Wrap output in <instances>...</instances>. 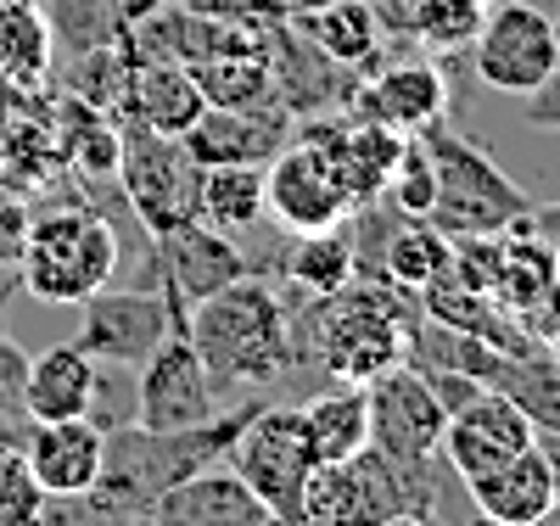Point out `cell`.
Here are the masks:
<instances>
[{
    "label": "cell",
    "mask_w": 560,
    "mask_h": 526,
    "mask_svg": "<svg viewBox=\"0 0 560 526\" xmlns=\"http://www.w3.org/2000/svg\"><path fill=\"white\" fill-rule=\"evenodd\" d=\"M102 398V364L90 359L79 342H57L28 359V387H23V409L34 425L45 420H79Z\"/></svg>",
    "instance_id": "21"
},
{
    "label": "cell",
    "mask_w": 560,
    "mask_h": 526,
    "mask_svg": "<svg viewBox=\"0 0 560 526\" xmlns=\"http://www.w3.org/2000/svg\"><path fill=\"white\" fill-rule=\"evenodd\" d=\"M420 140H427V152L438 163L432 224L443 235H510V230L527 224L533 197L482 147H471L465 135H454L443 124L420 129Z\"/></svg>",
    "instance_id": "3"
},
{
    "label": "cell",
    "mask_w": 560,
    "mask_h": 526,
    "mask_svg": "<svg viewBox=\"0 0 560 526\" xmlns=\"http://www.w3.org/2000/svg\"><path fill=\"white\" fill-rule=\"evenodd\" d=\"M185 337L197 342L219 398L236 387H264L298 364L292 353V308L280 285L264 274H242L224 292L185 308Z\"/></svg>",
    "instance_id": "1"
},
{
    "label": "cell",
    "mask_w": 560,
    "mask_h": 526,
    "mask_svg": "<svg viewBox=\"0 0 560 526\" xmlns=\"http://www.w3.org/2000/svg\"><path fill=\"white\" fill-rule=\"evenodd\" d=\"M331 124H337V113L298 118L292 147L264 168L269 213L280 219V230H287V235L331 230V224H342V219L353 213V197L342 190L337 163H331Z\"/></svg>",
    "instance_id": "6"
},
{
    "label": "cell",
    "mask_w": 560,
    "mask_h": 526,
    "mask_svg": "<svg viewBox=\"0 0 560 526\" xmlns=\"http://www.w3.org/2000/svg\"><path fill=\"white\" fill-rule=\"evenodd\" d=\"M213 414H224V398L213 387L197 342L185 337V325H179L163 337V348L140 364L135 425H147V432H185V425H202Z\"/></svg>",
    "instance_id": "9"
},
{
    "label": "cell",
    "mask_w": 560,
    "mask_h": 526,
    "mask_svg": "<svg viewBox=\"0 0 560 526\" xmlns=\"http://www.w3.org/2000/svg\"><path fill=\"white\" fill-rule=\"evenodd\" d=\"M23 285L39 303H84L118 274V230L102 213H39L23 235Z\"/></svg>",
    "instance_id": "4"
},
{
    "label": "cell",
    "mask_w": 560,
    "mask_h": 526,
    "mask_svg": "<svg viewBox=\"0 0 560 526\" xmlns=\"http://www.w3.org/2000/svg\"><path fill=\"white\" fill-rule=\"evenodd\" d=\"M533 414L510 398L504 387H482L465 409L448 414V432H443V459L454 465L459 482H471V476L493 470L499 459L533 448Z\"/></svg>",
    "instance_id": "14"
},
{
    "label": "cell",
    "mask_w": 560,
    "mask_h": 526,
    "mask_svg": "<svg viewBox=\"0 0 560 526\" xmlns=\"http://www.w3.org/2000/svg\"><path fill=\"white\" fill-rule=\"evenodd\" d=\"M471 68L499 95L533 90L538 79H549L560 68L555 17H544L538 7H522V0H499V7H488V23L471 39Z\"/></svg>",
    "instance_id": "10"
},
{
    "label": "cell",
    "mask_w": 560,
    "mask_h": 526,
    "mask_svg": "<svg viewBox=\"0 0 560 526\" xmlns=\"http://www.w3.org/2000/svg\"><path fill=\"white\" fill-rule=\"evenodd\" d=\"M158 7H168V0H118L124 23H140V17H147V12H158Z\"/></svg>",
    "instance_id": "40"
},
{
    "label": "cell",
    "mask_w": 560,
    "mask_h": 526,
    "mask_svg": "<svg viewBox=\"0 0 560 526\" xmlns=\"http://www.w3.org/2000/svg\"><path fill=\"white\" fill-rule=\"evenodd\" d=\"M269 68H275V95L292 107V118L348 113L353 84H359V73L348 79V68L325 57L292 17H275V34H269Z\"/></svg>",
    "instance_id": "15"
},
{
    "label": "cell",
    "mask_w": 560,
    "mask_h": 526,
    "mask_svg": "<svg viewBox=\"0 0 560 526\" xmlns=\"http://www.w3.org/2000/svg\"><path fill=\"white\" fill-rule=\"evenodd\" d=\"M488 23V7L482 0H415L409 17H404V34L427 51H465Z\"/></svg>",
    "instance_id": "31"
},
{
    "label": "cell",
    "mask_w": 560,
    "mask_h": 526,
    "mask_svg": "<svg viewBox=\"0 0 560 526\" xmlns=\"http://www.w3.org/2000/svg\"><path fill=\"white\" fill-rule=\"evenodd\" d=\"M364 398H370V448L398 454V459H432V454H443L448 409L432 393L427 370H415L404 359L387 375L370 381Z\"/></svg>",
    "instance_id": "12"
},
{
    "label": "cell",
    "mask_w": 560,
    "mask_h": 526,
    "mask_svg": "<svg viewBox=\"0 0 560 526\" xmlns=\"http://www.w3.org/2000/svg\"><path fill=\"white\" fill-rule=\"evenodd\" d=\"M359 274V253H353V230L331 224V230H303L292 235L287 258L275 264L280 285H298L308 297H331Z\"/></svg>",
    "instance_id": "25"
},
{
    "label": "cell",
    "mask_w": 560,
    "mask_h": 526,
    "mask_svg": "<svg viewBox=\"0 0 560 526\" xmlns=\"http://www.w3.org/2000/svg\"><path fill=\"white\" fill-rule=\"evenodd\" d=\"M448 258H454V235H443L432 219H398L376 269L393 274L398 285H409V292H420L427 280H438L448 269Z\"/></svg>",
    "instance_id": "30"
},
{
    "label": "cell",
    "mask_w": 560,
    "mask_h": 526,
    "mask_svg": "<svg viewBox=\"0 0 560 526\" xmlns=\"http://www.w3.org/2000/svg\"><path fill=\"white\" fill-rule=\"evenodd\" d=\"M51 23H45L34 7H12L0 12V79L12 84H39L45 68H51Z\"/></svg>",
    "instance_id": "32"
},
{
    "label": "cell",
    "mask_w": 560,
    "mask_h": 526,
    "mask_svg": "<svg viewBox=\"0 0 560 526\" xmlns=\"http://www.w3.org/2000/svg\"><path fill=\"white\" fill-rule=\"evenodd\" d=\"M298 135V118L292 107L280 102V95H269V102L258 107H208L197 118V129L185 135V147L197 152V163H258L269 168L280 152L292 147Z\"/></svg>",
    "instance_id": "16"
},
{
    "label": "cell",
    "mask_w": 560,
    "mask_h": 526,
    "mask_svg": "<svg viewBox=\"0 0 560 526\" xmlns=\"http://www.w3.org/2000/svg\"><path fill=\"white\" fill-rule=\"evenodd\" d=\"M208 113L202 90L185 62H158V57H129V79H124V102L118 118L140 124L152 135H191L197 118Z\"/></svg>",
    "instance_id": "19"
},
{
    "label": "cell",
    "mask_w": 560,
    "mask_h": 526,
    "mask_svg": "<svg viewBox=\"0 0 560 526\" xmlns=\"http://www.w3.org/2000/svg\"><path fill=\"white\" fill-rule=\"evenodd\" d=\"M275 7H280V12H287V17H303V12H314V7H325V0H275Z\"/></svg>",
    "instance_id": "41"
},
{
    "label": "cell",
    "mask_w": 560,
    "mask_h": 526,
    "mask_svg": "<svg viewBox=\"0 0 560 526\" xmlns=\"http://www.w3.org/2000/svg\"><path fill=\"white\" fill-rule=\"evenodd\" d=\"M443 113H448V79L438 62H393V68L376 62L370 73H359L348 102V118H376L404 135L443 124Z\"/></svg>",
    "instance_id": "17"
},
{
    "label": "cell",
    "mask_w": 560,
    "mask_h": 526,
    "mask_svg": "<svg viewBox=\"0 0 560 526\" xmlns=\"http://www.w3.org/2000/svg\"><path fill=\"white\" fill-rule=\"evenodd\" d=\"M264 213H269V197H264V168L258 163H208L202 168V202H197L202 224H213L224 235H242Z\"/></svg>",
    "instance_id": "29"
},
{
    "label": "cell",
    "mask_w": 560,
    "mask_h": 526,
    "mask_svg": "<svg viewBox=\"0 0 560 526\" xmlns=\"http://www.w3.org/2000/svg\"><path fill=\"white\" fill-rule=\"evenodd\" d=\"M432 510H438L432 459H398L382 448H359L353 459H342L337 526H387L393 515H432Z\"/></svg>",
    "instance_id": "11"
},
{
    "label": "cell",
    "mask_w": 560,
    "mask_h": 526,
    "mask_svg": "<svg viewBox=\"0 0 560 526\" xmlns=\"http://www.w3.org/2000/svg\"><path fill=\"white\" fill-rule=\"evenodd\" d=\"M147 515L158 526H269L275 521L264 510V499L230 465H208L197 476H185L179 488L152 499Z\"/></svg>",
    "instance_id": "20"
},
{
    "label": "cell",
    "mask_w": 560,
    "mask_h": 526,
    "mask_svg": "<svg viewBox=\"0 0 560 526\" xmlns=\"http://www.w3.org/2000/svg\"><path fill=\"white\" fill-rule=\"evenodd\" d=\"M482 7H499V0H482Z\"/></svg>",
    "instance_id": "47"
},
{
    "label": "cell",
    "mask_w": 560,
    "mask_h": 526,
    "mask_svg": "<svg viewBox=\"0 0 560 526\" xmlns=\"http://www.w3.org/2000/svg\"><path fill=\"white\" fill-rule=\"evenodd\" d=\"M242 482L264 499L269 515L292 521L298 515V499H303V482L314 476V443H308V425H303V409H258L236 448L224 459Z\"/></svg>",
    "instance_id": "8"
},
{
    "label": "cell",
    "mask_w": 560,
    "mask_h": 526,
    "mask_svg": "<svg viewBox=\"0 0 560 526\" xmlns=\"http://www.w3.org/2000/svg\"><path fill=\"white\" fill-rule=\"evenodd\" d=\"M191 79H197L208 107H258L275 95L269 45H230V51H213V57L191 62Z\"/></svg>",
    "instance_id": "28"
},
{
    "label": "cell",
    "mask_w": 560,
    "mask_h": 526,
    "mask_svg": "<svg viewBox=\"0 0 560 526\" xmlns=\"http://www.w3.org/2000/svg\"><path fill=\"white\" fill-rule=\"evenodd\" d=\"M382 197H387L404 219H432V202H438V163H432V152H427V140H420V135H409V147H404V157L393 163V179H387Z\"/></svg>",
    "instance_id": "35"
},
{
    "label": "cell",
    "mask_w": 560,
    "mask_h": 526,
    "mask_svg": "<svg viewBox=\"0 0 560 526\" xmlns=\"http://www.w3.org/2000/svg\"><path fill=\"white\" fill-rule=\"evenodd\" d=\"M555 258H560V242H555Z\"/></svg>",
    "instance_id": "48"
},
{
    "label": "cell",
    "mask_w": 560,
    "mask_h": 526,
    "mask_svg": "<svg viewBox=\"0 0 560 526\" xmlns=\"http://www.w3.org/2000/svg\"><path fill=\"white\" fill-rule=\"evenodd\" d=\"M118 190H124L129 213L147 224V235H168V230L197 219L202 163H197L191 147H185V135H152V129H140V124H124Z\"/></svg>",
    "instance_id": "5"
},
{
    "label": "cell",
    "mask_w": 560,
    "mask_h": 526,
    "mask_svg": "<svg viewBox=\"0 0 560 526\" xmlns=\"http://www.w3.org/2000/svg\"><path fill=\"white\" fill-rule=\"evenodd\" d=\"M303 425H308V443L319 465H342L359 448H370V398L364 387H348L337 381L331 393H319L303 404Z\"/></svg>",
    "instance_id": "27"
},
{
    "label": "cell",
    "mask_w": 560,
    "mask_h": 526,
    "mask_svg": "<svg viewBox=\"0 0 560 526\" xmlns=\"http://www.w3.org/2000/svg\"><path fill=\"white\" fill-rule=\"evenodd\" d=\"M510 102H516V124H527V129H560V68L549 79H538L533 90L510 95Z\"/></svg>",
    "instance_id": "37"
},
{
    "label": "cell",
    "mask_w": 560,
    "mask_h": 526,
    "mask_svg": "<svg viewBox=\"0 0 560 526\" xmlns=\"http://www.w3.org/2000/svg\"><path fill=\"white\" fill-rule=\"evenodd\" d=\"M152 274H158V285L174 297V303H202V297H213V292H224L230 280H242V274H253V264H247V253L236 247V235H224V230H213V224H202V219H191V224H179V230H168V235H152Z\"/></svg>",
    "instance_id": "13"
},
{
    "label": "cell",
    "mask_w": 560,
    "mask_h": 526,
    "mask_svg": "<svg viewBox=\"0 0 560 526\" xmlns=\"http://www.w3.org/2000/svg\"><path fill=\"white\" fill-rule=\"evenodd\" d=\"M465 493H471L477 510H488V515H499L510 526H527V521H538L555 504V476H549V465H544L538 448H522V454L499 459L493 470L471 476Z\"/></svg>",
    "instance_id": "23"
},
{
    "label": "cell",
    "mask_w": 560,
    "mask_h": 526,
    "mask_svg": "<svg viewBox=\"0 0 560 526\" xmlns=\"http://www.w3.org/2000/svg\"><path fill=\"white\" fill-rule=\"evenodd\" d=\"M404 147H409L404 129L376 124V118L337 113V124H331V163H337V179H342V190L353 197V208L359 202H376L382 190H387L393 163L404 157Z\"/></svg>",
    "instance_id": "22"
},
{
    "label": "cell",
    "mask_w": 560,
    "mask_h": 526,
    "mask_svg": "<svg viewBox=\"0 0 560 526\" xmlns=\"http://www.w3.org/2000/svg\"><path fill=\"white\" fill-rule=\"evenodd\" d=\"M432 521H438V515H432ZM465 526H510V521H499V515H488V510H477V504H471V515H465Z\"/></svg>",
    "instance_id": "42"
},
{
    "label": "cell",
    "mask_w": 560,
    "mask_h": 526,
    "mask_svg": "<svg viewBox=\"0 0 560 526\" xmlns=\"http://www.w3.org/2000/svg\"><path fill=\"white\" fill-rule=\"evenodd\" d=\"M45 510V488L34 482L23 448H0V526H34Z\"/></svg>",
    "instance_id": "36"
},
{
    "label": "cell",
    "mask_w": 560,
    "mask_h": 526,
    "mask_svg": "<svg viewBox=\"0 0 560 526\" xmlns=\"http://www.w3.org/2000/svg\"><path fill=\"white\" fill-rule=\"evenodd\" d=\"M387 526H438V521H432V515H393Z\"/></svg>",
    "instance_id": "44"
},
{
    "label": "cell",
    "mask_w": 560,
    "mask_h": 526,
    "mask_svg": "<svg viewBox=\"0 0 560 526\" xmlns=\"http://www.w3.org/2000/svg\"><path fill=\"white\" fill-rule=\"evenodd\" d=\"M51 45H62V51H96V45H113L124 39V12L118 0H51Z\"/></svg>",
    "instance_id": "34"
},
{
    "label": "cell",
    "mask_w": 560,
    "mask_h": 526,
    "mask_svg": "<svg viewBox=\"0 0 560 526\" xmlns=\"http://www.w3.org/2000/svg\"><path fill=\"white\" fill-rule=\"evenodd\" d=\"M23 387H28V353L0 337V409L7 414H28L23 409Z\"/></svg>",
    "instance_id": "38"
},
{
    "label": "cell",
    "mask_w": 560,
    "mask_h": 526,
    "mask_svg": "<svg viewBox=\"0 0 560 526\" xmlns=\"http://www.w3.org/2000/svg\"><path fill=\"white\" fill-rule=\"evenodd\" d=\"M555 39H560V17H555Z\"/></svg>",
    "instance_id": "46"
},
{
    "label": "cell",
    "mask_w": 560,
    "mask_h": 526,
    "mask_svg": "<svg viewBox=\"0 0 560 526\" xmlns=\"http://www.w3.org/2000/svg\"><path fill=\"white\" fill-rule=\"evenodd\" d=\"M533 448L544 454V465H549V476H555V493H560V432H555V425H538Z\"/></svg>",
    "instance_id": "39"
},
{
    "label": "cell",
    "mask_w": 560,
    "mask_h": 526,
    "mask_svg": "<svg viewBox=\"0 0 560 526\" xmlns=\"http://www.w3.org/2000/svg\"><path fill=\"white\" fill-rule=\"evenodd\" d=\"M527 526H560V493H555V504H549L538 521H527Z\"/></svg>",
    "instance_id": "43"
},
{
    "label": "cell",
    "mask_w": 560,
    "mask_h": 526,
    "mask_svg": "<svg viewBox=\"0 0 560 526\" xmlns=\"http://www.w3.org/2000/svg\"><path fill=\"white\" fill-rule=\"evenodd\" d=\"M488 387H504L533 414V425H555L560 432V359L555 353L549 359H499Z\"/></svg>",
    "instance_id": "33"
},
{
    "label": "cell",
    "mask_w": 560,
    "mask_h": 526,
    "mask_svg": "<svg viewBox=\"0 0 560 526\" xmlns=\"http://www.w3.org/2000/svg\"><path fill=\"white\" fill-rule=\"evenodd\" d=\"M292 23L342 68H376L382 62V12H376V0H325V7H314Z\"/></svg>",
    "instance_id": "24"
},
{
    "label": "cell",
    "mask_w": 560,
    "mask_h": 526,
    "mask_svg": "<svg viewBox=\"0 0 560 526\" xmlns=\"http://www.w3.org/2000/svg\"><path fill=\"white\" fill-rule=\"evenodd\" d=\"M560 285V258L544 235L533 230H510L504 235V253H499V285H493V303L510 308L516 319H527L549 292Z\"/></svg>",
    "instance_id": "26"
},
{
    "label": "cell",
    "mask_w": 560,
    "mask_h": 526,
    "mask_svg": "<svg viewBox=\"0 0 560 526\" xmlns=\"http://www.w3.org/2000/svg\"><path fill=\"white\" fill-rule=\"evenodd\" d=\"M34 482L45 488V499H68V493H96L102 482V459H107V425H96L90 414L79 420H45L23 443Z\"/></svg>",
    "instance_id": "18"
},
{
    "label": "cell",
    "mask_w": 560,
    "mask_h": 526,
    "mask_svg": "<svg viewBox=\"0 0 560 526\" xmlns=\"http://www.w3.org/2000/svg\"><path fill=\"white\" fill-rule=\"evenodd\" d=\"M185 325V303H174L163 285H102L79 303V348L96 364H147L168 330Z\"/></svg>",
    "instance_id": "7"
},
{
    "label": "cell",
    "mask_w": 560,
    "mask_h": 526,
    "mask_svg": "<svg viewBox=\"0 0 560 526\" xmlns=\"http://www.w3.org/2000/svg\"><path fill=\"white\" fill-rule=\"evenodd\" d=\"M258 409L264 404H236V409H224L202 425H185V432H147V425L129 420L124 432H107V459H102L96 493L113 499L118 510H152V499L179 488L185 476L224 465L236 437H242V425Z\"/></svg>",
    "instance_id": "2"
},
{
    "label": "cell",
    "mask_w": 560,
    "mask_h": 526,
    "mask_svg": "<svg viewBox=\"0 0 560 526\" xmlns=\"http://www.w3.org/2000/svg\"><path fill=\"white\" fill-rule=\"evenodd\" d=\"M12 7H34V0H0V12H12Z\"/></svg>",
    "instance_id": "45"
}]
</instances>
